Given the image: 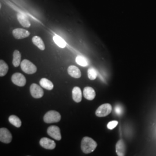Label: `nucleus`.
<instances>
[{
    "label": "nucleus",
    "instance_id": "nucleus-1",
    "mask_svg": "<svg viewBox=\"0 0 156 156\" xmlns=\"http://www.w3.org/2000/svg\"><path fill=\"white\" fill-rule=\"evenodd\" d=\"M97 146V144L91 138L85 136L82 140L81 149L84 153L89 154L95 151Z\"/></svg>",
    "mask_w": 156,
    "mask_h": 156
},
{
    "label": "nucleus",
    "instance_id": "nucleus-22",
    "mask_svg": "<svg viewBox=\"0 0 156 156\" xmlns=\"http://www.w3.org/2000/svg\"><path fill=\"white\" fill-rule=\"evenodd\" d=\"M76 62L78 65L82 67H86L88 65V62L87 60L83 56H78L76 57Z\"/></svg>",
    "mask_w": 156,
    "mask_h": 156
},
{
    "label": "nucleus",
    "instance_id": "nucleus-21",
    "mask_svg": "<svg viewBox=\"0 0 156 156\" xmlns=\"http://www.w3.org/2000/svg\"><path fill=\"white\" fill-rule=\"evenodd\" d=\"M9 69L8 66L2 60H0V76L2 77L6 75Z\"/></svg>",
    "mask_w": 156,
    "mask_h": 156
},
{
    "label": "nucleus",
    "instance_id": "nucleus-6",
    "mask_svg": "<svg viewBox=\"0 0 156 156\" xmlns=\"http://www.w3.org/2000/svg\"><path fill=\"white\" fill-rule=\"evenodd\" d=\"M30 93L35 98H40L44 95V90L37 84L33 83L30 87Z\"/></svg>",
    "mask_w": 156,
    "mask_h": 156
},
{
    "label": "nucleus",
    "instance_id": "nucleus-23",
    "mask_svg": "<svg viewBox=\"0 0 156 156\" xmlns=\"http://www.w3.org/2000/svg\"><path fill=\"white\" fill-rule=\"evenodd\" d=\"M87 75L89 79L93 80H95L97 77V71L94 68H90L87 71Z\"/></svg>",
    "mask_w": 156,
    "mask_h": 156
},
{
    "label": "nucleus",
    "instance_id": "nucleus-7",
    "mask_svg": "<svg viewBox=\"0 0 156 156\" xmlns=\"http://www.w3.org/2000/svg\"><path fill=\"white\" fill-rule=\"evenodd\" d=\"M48 134L57 140H60L62 139V135L60 129L56 126H51L48 128Z\"/></svg>",
    "mask_w": 156,
    "mask_h": 156
},
{
    "label": "nucleus",
    "instance_id": "nucleus-10",
    "mask_svg": "<svg viewBox=\"0 0 156 156\" xmlns=\"http://www.w3.org/2000/svg\"><path fill=\"white\" fill-rule=\"evenodd\" d=\"M39 144L42 147L46 149L53 150L56 147V143L55 141L46 137L41 138L39 141Z\"/></svg>",
    "mask_w": 156,
    "mask_h": 156
},
{
    "label": "nucleus",
    "instance_id": "nucleus-25",
    "mask_svg": "<svg viewBox=\"0 0 156 156\" xmlns=\"http://www.w3.org/2000/svg\"></svg>",
    "mask_w": 156,
    "mask_h": 156
},
{
    "label": "nucleus",
    "instance_id": "nucleus-8",
    "mask_svg": "<svg viewBox=\"0 0 156 156\" xmlns=\"http://www.w3.org/2000/svg\"><path fill=\"white\" fill-rule=\"evenodd\" d=\"M12 140V136L10 131L6 128L0 129V140L5 144H9Z\"/></svg>",
    "mask_w": 156,
    "mask_h": 156
},
{
    "label": "nucleus",
    "instance_id": "nucleus-12",
    "mask_svg": "<svg viewBox=\"0 0 156 156\" xmlns=\"http://www.w3.org/2000/svg\"><path fill=\"white\" fill-rule=\"evenodd\" d=\"M116 151L118 156H125L126 146L123 140H120L116 145Z\"/></svg>",
    "mask_w": 156,
    "mask_h": 156
},
{
    "label": "nucleus",
    "instance_id": "nucleus-11",
    "mask_svg": "<svg viewBox=\"0 0 156 156\" xmlns=\"http://www.w3.org/2000/svg\"><path fill=\"white\" fill-rule=\"evenodd\" d=\"M17 19L19 22L24 27L28 28L31 26V23L28 19V17L25 13L23 12H19L17 14Z\"/></svg>",
    "mask_w": 156,
    "mask_h": 156
},
{
    "label": "nucleus",
    "instance_id": "nucleus-5",
    "mask_svg": "<svg viewBox=\"0 0 156 156\" xmlns=\"http://www.w3.org/2000/svg\"><path fill=\"white\" fill-rule=\"evenodd\" d=\"M11 80L13 83L19 87H23L26 84V79L21 73H16L13 74Z\"/></svg>",
    "mask_w": 156,
    "mask_h": 156
},
{
    "label": "nucleus",
    "instance_id": "nucleus-14",
    "mask_svg": "<svg viewBox=\"0 0 156 156\" xmlns=\"http://www.w3.org/2000/svg\"><path fill=\"white\" fill-rule=\"evenodd\" d=\"M68 74L74 78H80L81 77L82 73L80 69L78 67L75 66H71L68 68Z\"/></svg>",
    "mask_w": 156,
    "mask_h": 156
},
{
    "label": "nucleus",
    "instance_id": "nucleus-2",
    "mask_svg": "<svg viewBox=\"0 0 156 156\" xmlns=\"http://www.w3.org/2000/svg\"><path fill=\"white\" fill-rule=\"evenodd\" d=\"M61 120V115L59 112L55 111L48 112L44 117V120L45 123H57Z\"/></svg>",
    "mask_w": 156,
    "mask_h": 156
},
{
    "label": "nucleus",
    "instance_id": "nucleus-16",
    "mask_svg": "<svg viewBox=\"0 0 156 156\" xmlns=\"http://www.w3.org/2000/svg\"><path fill=\"white\" fill-rule=\"evenodd\" d=\"M22 55L19 50H15L13 53V60L12 64L15 67H19L21 64Z\"/></svg>",
    "mask_w": 156,
    "mask_h": 156
},
{
    "label": "nucleus",
    "instance_id": "nucleus-3",
    "mask_svg": "<svg viewBox=\"0 0 156 156\" xmlns=\"http://www.w3.org/2000/svg\"><path fill=\"white\" fill-rule=\"evenodd\" d=\"M21 69L24 73L27 74H33L37 72V68L32 62L27 59L23 60L20 64Z\"/></svg>",
    "mask_w": 156,
    "mask_h": 156
},
{
    "label": "nucleus",
    "instance_id": "nucleus-9",
    "mask_svg": "<svg viewBox=\"0 0 156 156\" xmlns=\"http://www.w3.org/2000/svg\"><path fill=\"white\" fill-rule=\"evenodd\" d=\"M13 37L17 39H22L28 37L30 35V33L28 30L23 28H16L12 31Z\"/></svg>",
    "mask_w": 156,
    "mask_h": 156
},
{
    "label": "nucleus",
    "instance_id": "nucleus-19",
    "mask_svg": "<svg viewBox=\"0 0 156 156\" xmlns=\"http://www.w3.org/2000/svg\"><path fill=\"white\" fill-rule=\"evenodd\" d=\"M53 39L56 45H57L58 47H60V48L62 49L66 48L67 45L66 42L59 35H54L53 37Z\"/></svg>",
    "mask_w": 156,
    "mask_h": 156
},
{
    "label": "nucleus",
    "instance_id": "nucleus-17",
    "mask_svg": "<svg viewBox=\"0 0 156 156\" xmlns=\"http://www.w3.org/2000/svg\"><path fill=\"white\" fill-rule=\"evenodd\" d=\"M39 84L41 87L48 90H51L54 87L53 83L46 78H42L39 81Z\"/></svg>",
    "mask_w": 156,
    "mask_h": 156
},
{
    "label": "nucleus",
    "instance_id": "nucleus-15",
    "mask_svg": "<svg viewBox=\"0 0 156 156\" xmlns=\"http://www.w3.org/2000/svg\"><path fill=\"white\" fill-rule=\"evenodd\" d=\"M73 98L76 102H80L82 99V93L79 87H74L73 90Z\"/></svg>",
    "mask_w": 156,
    "mask_h": 156
},
{
    "label": "nucleus",
    "instance_id": "nucleus-20",
    "mask_svg": "<svg viewBox=\"0 0 156 156\" xmlns=\"http://www.w3.org/2000/svg\"><path fill=\"white\" fill-rule=\"evenodd\" d=\"M9 122L17 128H19L22 126V121L15 115H11L9 117Z\"/></svg>",
    "mask_w": 156,
    "mask_h": 156
},
{
    "label": "nucleus",
    "instance_id": "nucleus-24",
    "mask_svg": "<svg viewBox=\"0 0 156 156\" xmlns=\"http://www.w3.org/2000/svg\"><path fill=\"white\" fill-rule=\"evenodd\" d=\"M118 124V122L116 120H113L111 121L110 122H109L108 125H107V127L109 129H113V128H115Z\"/></svg>",
    "mask_w": 156,
    "mask_h": 156
},
{
    "label": "nucleus",
    "instance_id": "nucleus-18",
    "mask_svg": "<svg viewBox=\"0 0 156 156\" xmlns=\"http://www.w3.org/2000/svg\"><path fill=\"white\" fill-rule=\"evenodd\" d=\"M32 41L34 45H35L39 48L40 50H44L45 49V45L42 38L37 35H35L33 37Z\"/></svg>",
    "mask_w": 156,
    "mask_h": 156
},
{
    "label": "nucleus",
    "instance_id": "nucleus-4",
    "mask_svg": "<svg viewBox=\"0 0 156 156\" xmlns=\"http://www.w3.org/2000/svg\"><path fill=\"white\" fill-rule=\"evenodd\" d=\"M112 111V106L109 104L101 105L96 110L95 115L98 117H105L109 115Z\"/></svg>",
    "mask_w": 156,
    "mask_h": 156
},
{
    "label": "nucleus",
    "instance_id": "nucleus-13",
    "mask_svg": "<svg viewBox=\"0 0 156 156\" xmlns=\"http://www.w3.org/2000/svg\"><path fill=\"white\" fill-rule=\"evenodd\" d=\"M84 97L87 100H93L95 97L96 93L93 88L91 87H86L83 90Z\"/></svg>",
    "mask_w": 156,
    "mask_h": 156
}]
</instances>
